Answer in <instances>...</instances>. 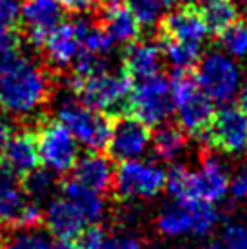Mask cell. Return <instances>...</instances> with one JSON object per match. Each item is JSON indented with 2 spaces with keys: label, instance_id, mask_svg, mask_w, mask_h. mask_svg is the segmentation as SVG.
Here are the masks:
<instances>
[{
  "label": "cell",
  "instance_id": "cell-1",
  "mask_svg": "<svg viewBox=\"0 0 247 249\" xmlns=\"http://www.w3.org/2000/svg\"><path fill=\"white\" fill-rule=\"evenodd\" d=\"M51 82L48 73L24 58L0 75V106L13 117H28L48 102Z\"/></svg>",
  "mask_w": 247,
  "mask_h": 249
},
{
  "label": "cell",
  "instance_id": "cell-2",
  "mask_svg": "<svg viewBox=\"0 0 247 249\" xmlns=\"http://www.w3.org/2000/svg\"><path fill=\"white\" fill-rule=\"evenodd\" d=\"M68 88L73 97L89 109L100 111L111 117L125 113L133 80L125 71H104L98 75L78 78L71 75L68 78Z\"/></svg>",
  "mask_w": 247,
  "mask_h": 249
},
{
  "label": "cell",
  "instance_id": "cell-3",
  "mask_svg": "<svg viewBox=\"0 0 247 249\" xmlns=\"http://www.w3.org/2000/svg\"><path fill=\"white\" fill-rule=\"evenodd\" d=\"M175 111L180 127L187 135L202 137L214 118V102L200 91L194 76L189 71H175L169 80Z\"/></svg>",
  "mask_w": 247,
  "mask_h": 249
},
{
  "label": "cell",
  "instance_id": "cell-4",
  "mask_svg": "<svg viewBox=\"0 0 247 249\" xmlns=\"http://www.w3.org/2000/svg\"><path fill=\"white\" fill-rule=\"evenodd\" d=\"M56 120L68 127V131L91 151H102L107 147L113 129V117L89 109L82 106L75 97L66 98L56 109Z\"/></svg>",
  "mask_w": 247,
  "mask_h": 249
},
{
  "label": "cell",
  "instance_id": "cell-5",
  "mask_svg": "<svg viewBox=\"0 0 247 249\" xmlns=\"http://www.w3.org/2000/svg\"><path fill=\"white\" fill-rule=\"evenodd\" d=\"M194 80L200 91L214 104H227L242 86V70L234 58L224 51H209L196 64Z\"/></svg>",
  "mask_w": 247,
  "mask_h": 249
},
{
  "label": "cell",
  "instance_id": "cell-6",
  "mask_svg": "<svg viewBox=\"0 0 247 249\" xmlns=\"http://www.w3.org/2000/svg\"><path fill=\"white\" fill-rule=\"evenodd\" d=\"M175 111L171 97V86L165 76H151L145 80L133 82L125 113L140 120L142 124L162 125L165 124Z\"/></svg>",
  "mask_w": 247,
  "mask_h": 249
},
{
  "label": "cell",
  "instance_id": "cell-7",
  "mask_svg": "<svg viewBox=\"0 0 247 249\" xmlns=\"http://www.w3.org/2000/svg\"><path fill=\"white\" fill-rule=\"evenodd\" d=\"M38 160L51 173L66 175L73 171L78 160V142L58 120H40L35 131Z\"/></svg>",
  "mask_w": 247,
  "mask_h": 249
},
{
  "label": "cell",
  "instance_id": "cell-8",
  "mask_svg": "<svg viewBox=\"0 0 247 249\" xmlns=\"http://www.w3.org/2000/svg\"><path fill=\"white\" fill-rule=\"evenodd\" d=\"M165 187V171L153 162L129 160L115 169L113 189L120 198H153Z\"/></svg>",
  "mask_w": 247,
  "mask_h": 249
},
{
  "label": "cell",
  "instance_id": "cell-9",
  "mask_svg": "<svg viewBox=\"0 0 247 249\" xmlns=\"http://www.w3.org/2000/svg\"><path fill=\"white\" fill-rule=\"evenodd\" d=\"M200 140L229 155L247 153V115L240 107L224 106Z\"/></svg>",
  "mask_w": 247,
  "mask_h": 249
},
{
  "label": "cell",
  "instance_id": "cell-10",
  "mask_svg": "<svg viewBox=\"0 0 247 249\" xmlns=\"http://www.w3.org/2000/svg\"><path fill=\"white\" fill-rule=\"evenodd\" d=\"M151 144V129L129 115H117L113 118V129L107 142L109 159L117 162L138 160Z\"/></svg>",
  "mask_w": 247,
  "mask_h": 249
},
{
  "label": "cell",
  "instance_id": "cell-11",
  "mask_svg": "<svg viewBox=\"0 0 247 249\" xmlns=\"http://www.w3.org/2000/svg\"><path fill=\"white\" fill-rule=\"evenodd\" d=\"M229 193V175L226 166L207 155L202 159L196 169H191L189 173V202H214L224 200V196Z\"/></svg>",
  "mask_w": 247,
  "mask_h": 249
},
{
  "label": "cell",
  "instance_id": "cell-12",
  "mask_svg": "<svg viewBox=\"0 0 247 249\" xmlns=\"http://www.w3.org/2000/svg\"><path fill=\"white\" fill-rule=\"evenodd\" d=\"M60 0H24L20 4V18L26 28L28 42L33 48H44L49 33L62 20Z\"/></svg>",
  "mask_w": 247,
  "mask_h": 249
},
{
  "label": "cell",
  "instance_id": "cell-13",
  "mask_svg": "<svg viewBox=\"0 0 247 249\" xmlns=\"http://www.w3.org/2000/svg\"><path fill=\"white\" fill-rule=\"evenodd\" d=\"M44 55L53 68L64 70L75 62L82 51V18L73 22H60L44 44Z\"/></svg>",
  "mask_w": 247,
  "mask_h": 249
},
{
  "label": "cell",
  "instance_id": "cell-14",
  "mask_svg": "<svg viewBox=\"0 0 247 249\" xmlns=\"http://www.w3.org/2000/svg\"><path fill=\"white\" fill-rule=\"evenodd\" d=\"M209 28L202 15L193 7H182L164 15L160 22V35L169 36L175 40L202 46V42L209 36Z\"/></svg>",
  "mask_w": 247,
  "mask_h": 249
},
{
  "label": "cell",
  "instance_id": "cell-15",
  "mask_svg": "<svg viewBox=\"0 0 247 249\" xmlns=\"http://www.w3.org/2000/svg\"><path fill=\"white\" fill-rule=\"evenodd\" d=\"M124 71L129 75L133 82L145 80L151 76L160 75L164 68V55L160 44L151 40H135L131 42L124 51Z\"/></svg>",
  "mask_w": 247,
  "mask_h": 249
},
{
  "label": "cell",
  "instance_id": "cell-16",
  "mask_svg": "<svg viewBox=\"0 0 247 249\" xmlns=\"http://www.w3.org/2000/svg\"><path fill=\"white\" fill-rule=\"evenodd\" d=\"M44 224L49 235H53L56 240H73L86 228V220L80 211L66 196H55L48 202V208L44 211Z\"/></svg>",
  "mask_w": 247,
  "mask_h": 249
},
{
  "label": "cell",
  "instance_id": "cell-17",
  "mask_svg": "<svg viewBox=\"0 0 247 249\" xmlns=\"http://www.w3.org/2000/svg\"><path fill=\"white\" fill-rule=\"evenodd\" d=\"M100 26L117 44H131L140 35V22L125 4V0H102Z\"/></svg>",
  "mask_w": 247,
  "mask_h": 249
},
{
  "label": "cell",
  "instance_id": "cell-18",
  "mask_svg": "<svg viewBox=\"0 0 247 249\" xmlns=\"http://www.w3.org/2000/svg\"><path fill=\"white\" fill-rule=\"evenodd\" d=\"M115 169L107 157L100 153H88L76 160L73 167V178L96 193H106L113 187Z\"/></svg>",
  "mask_w": 247,
  "mask_h": 249
},
{
  "label": "cell",
  "instance_id": "cell-19",
  "mask_svg": "<svg viewBox=\"0 0 247 249\" xmlns=\"http://www.w3.org/2000/svg\"><path fill=\"white\" fill-rule=\"evenodd\" d=\"M0 160L6 164L17 177L31 173L38 167V151H36V140L35 133L31 131H18L11 135L6 149L2 153Z\"/></svg>",
  "mask_w": 247,
  "mask_h": 249
},
{
  "label": "cell",
  "instance_id": "cell-20",
  "mask_svg": "<svg viewBox=\"0 0 247 249\" xmlns=\"http://www.w3.org/2000/svg\"><path fill=\"white\" fill-rule=\"evenodd\" d=\"M62 193L80 211V214L84 216L86 222L96 224V222H100L104 218V214H106V200H104L102 193H96V191L86 187L80 182H76L75 178L64 182Z\"/></svg>",
  "mask_w": 247,
  "mask_h": 249
},
{
  "label": "cell",
  "instance_id": "cell-21",
  "mask_svg": "<svg viewBox=\"0 0 247 249\" xmlns=\"http://www.w3.org/2000/svg\"><path fill=\"white\" fill-rule=\"evenodd\" d=\"M17 178L18 177L0 160V224L7 228L13 224L28 202Z\"/></svg>",
  "mask_w": 247,
  "mask_h": 249
},
{
  "label": "cell",
  "instance_id": "cell-22",
  "mask_svg": "<svg viewBox=\"0 0 247 249\" xmlns=\"http://www.w3.org/2000/svg\"><path fill=\"white\" fill-rule=\"evenodd\" d=\"M194 226V202H178L167 204L157 216V228L164 236L193 235Z\"/></svg>",
  "mask_w": 247,
  "mask_h": 249
},
{
  "label": "cell",
  "instance_id": "cell-23",
  "mask_svg": "<svg viewBox=\"0 0 247 249\" xmlns=\"http://www.w3.org/2000/svg\"><path fill=\"white\" fill-rule=\"evenodd\" d=\"M153 151L160 160L164 162H175L187 147V133L175 124L158 125L155 133L151 135Z\"/></svg>",
  "mask_w": 247,
  "mask_h": 249
},
{
  "label": "cell",
  "instance_id": "cell-24",
  "mask_svg": "<svg viewBox=\"0 0 247 249\" xmlns=\"http://www.w3.org/2000/svg\"><path fill=\"white\" fill-rule=\"evenodd\" d=\"M22 193L33 204H44L55 198V193L58 189V178L55 173H51L49 169H33L31 173L24 175L20 182Z\"/></svg>",
  "mask_w": 247,
  "mask_h": 249
},
{
  "label": "cell",
  "instance_id": "cell-25",
  "mask_svg": "<svg viewBox=\"0 0 247 249\" xmlns=\"http://www.w3.org/2000/svg\"><path fill=\"white\" fill-rule=\"evenodd\" d=\"M160 49L164 60L171 64L175 71H189L194 68L200 60V46L194 44H187V42H180L169 36L160 35Z\"/></svg>",
  "mask_w": 247,
  "mask_h": 249
},
{
  "label": "cell",
  "instance_id": "cell-26",
  "mask_svg": "<svg viewBox=\"0 0 247 249\" xmlns=\"http://www.w3.org/2000/svg\"><path fill=\"white\" fill-rule=\"evenodd\" d=\"M211 33L222 35L238 20V7L233 0H213L198 11Z\"/></svg>",
  "mask_w": 247,
  "mask_h": 249
},
{
  "label": "cell",
  "instance_id": "cell-27",
  "mask_svg": "<svg viewBox=\"0 0 247 249\" xmlns=\"http://www.w3.org/2000/svg\"><path fill=\"white\" fill-rule=\"evenodd\" d=\"M51 238L48 231L35 229H9L4 238L0 236L2 249H51Z\"/></svg>",
  "mask_w": 247,
  "mask_h": 249
},
{
  "label": "cell",
  "instance_id": "cell-28",
  "mask_svg": "<svg viewBox=\"0 0 247 249\" xmlns=\"http://www.w3.org/2000/svg\"><path fill=\"white\" fill-rule=\"evenodd\" d=\"M125 4L135 13L140 26H153L169 13L176 0H125Z\"/></svg>",
  "mask_w": 247,
  "mask_h": 249
},
{
  "label": "cell",
  "instance_id": "cell-29",
  "mask_svg": "<svg viewBox=\"0 0 247 249\" xmlns=\"http://www.w3.org/2000/svg\"><path fill=\"white\" fill-rule=\"evenodd\" d=\"M115 42L106 33L100 24H93L88 18H82V49L95 55L106 56L111 51Z\"/></svg>",
  "mask_w": 247,
  "mask_h": 249
},
{
  "label": "cell",
  "instance_id": "cell-30",
  "mask_svg": "<svg viewBox=\"0 0 247 249\" xmlns=\"http://www.w3.org/2000/svg\"><path fill=\"white\" fill-rule=\"evenodd\" d=\"M220 40L224 53L229 56H247V22L236 20L220 35Z\"/></svg>",
  "mask_w": 247,
  "mask_h": 249
},
{
  "label": "cell",
  "instance_id": "cell-31",
  "mask_svg": "<svg viewBox=\"0 0 247 249\" xmlns=\"http://www.w3.org/2000/svg\"><path fill=\"white\" fill-rule=\"evenodd\" d=\"M71 66H73V75L78 78H88V76L98 75V73L109 70V62L106 56L95 55V53L84 51V49L76 55L75 62Z\"/></svg>",
  "mask_w": 247,
  "mask_h": 249
},
{
  "label": "cell",
  "instance_id": "cell-32",
  "mask_svg": "<svg viewBox=\"0 0 247 249\" xmlns=\"http://www.w3.org/2000/svg\"><path fill=\"white\" fill-rule=\"evenodd\" d=\"M106 231L98 224H91L82 229V233L76 236V248L78 249H102L106 242Z\"/></svg>",
  "mask_w": 247,
  "mask_h": 249
},
{
  "label": "cell",
  "instance_id": "cell-33",
  "mask_svg": "<svg viewBox=\"0 0 247 249\" xmlns=\"http://www.w3.org/2000/svg\"><path fill=\"white\" fill-rule=\"evenodd\" d=\"M224 244L229 249H247V226L240 222L227 224L224 229Z\"/></svg>",
  "mask_w": 247,
  "mask_h": 249
},
{
  "label": "cell",
  "instance_id": "cell-34",
  "mask_svg": "<svg viewBox=\"0 0 247 249\" xmlns=\"http://www.w3.org/2000/svg\"><path fill=\"white\" fill-rule=\"evenodd\" d=\"M20 18L18 0H0V29H11Z\"/></svg>",
  "mask_w": 247,
  "mask_h": 249
},
{
  "label": "cell",
  "instance_id": "cell-35",
  "mask_svg": "<svg viewBox=\"0 0 247 249\" xmlns=\"http://www.w3.org/2000/svg\"><path fill=\"white\" fill-rule=\"evenodd\" d=\"M229 193L234 200H246L247 198V162L242 164L234 171L233 178L229 180Z\"/></svg>",
  "mask_w": 247,
  "mask_h": 249
},
{
  "label": "cell",
  "instance_id": "cell-36",
  "mask_svg": "<svg viewBox=\"0 0 247 249\" xmlns=\"http://www.w3.org/2000/svg\"><path fill=\"white\" fill-rule=\"evenodd\" d=\"M102 249H144L142 240L131 235H111L106 236Z\"/></svg>",
  "mask_w": 247,
  "mask_h": 249
},
{
  "label": "cell",
  "instance_id": "cell-37",
  "mask_svg": "<svg viewBox=\"0 0 247 249\" xmlns=\"http://www.w3.org/2000/svg\"><path fill=\"white\" fill-rule=\"evenodd\" d=\"M102 0H60L62 7L75 15H86L100 6Z\"/></svg>",
  "mask_w": 247,
  "mask_h": 249
},
{
  "label": "cell",
  "instance_id": "cell-38",
  "mask_svg": "<svg viewBox=\"0 0 247 249\" xmlns=\"http://www.w3.org/2000/svg\"><path fill=\"white\" fill-rule=\"evenodd\" d=\"M11 125L7 124L4 118H0V157H2V153H4V149H6L7 142H9V139H11Z\"/></svg>",
  "mask_w": 247,
  "mask_h": 249
},
{
  "label": "cell",
  "instance_id": "cell-39",
  "mask_svg": "<svg viewBox=\"0 0 247 249\" xmlns=\"http://www.w3.org/2000/svg\"><path fill=\"white\" fill-rule=\"evenodd\" d=\"M236 100H238V107L247 115V80L242 82L240 89L236 93Z\"/></svg>",
  "mask_w": 247,
  "mask_h": 249
},
{
  "label": "cell",
  "instance_id": "cell-40",
  "mask_svg": "<svg viewBox=\"0 0 247 249\" xmlns=\"http://www.w3.org/2000/svg\"><path fill=\"white\" fill-rule=\"evenodd\" d=\"M51 249H78L76 244H73V240H56L51 244Z\"/></svg>",
  "mask_w": 247,
  "mask_h": 249
},
{
  "label": "cell",
  "instance_id": "cell-41",
  "mask_svg": "<svg viewBox=\"0 0 247 249\" xmlns=\"http://www.w3.org/2000/svg\"><path fill=\"white\" fill-rule=\"evenodd\" d=\"M200 249H229L224 242H211V244H207V246H204V248H200Z\"/></svg>",
  "mask_w": 247,
  "mask_h": 249
},
{
  "label": "cell",
  "instance_id": "cell-42",
  "mask_svg": "<svg viewBox=\"0 0 247 249\" xmlns=\"http://www.w3.org/2000/svg\"><path fill=\"white\" fill-rule=\"evenodd\" d=\"M236 6H247V0H233Z\"/></svg>",
  "mask_w": 247,
  "mask_h": 249
},
{
  "label": "cell",
  "instance_id": "cell-43",
  "mask_svg": "<svg viewBox=\"0 0 247 249\" xmlns=\"http://www.w3.org/2000/svg\"><path fill=\"white\" fill-rule=\"evenodd\" d=\"M0 249H2V248H0Z\"/></svg>",
  "mask_w": 247,
  "mask_h": 249
}]
</instances>
